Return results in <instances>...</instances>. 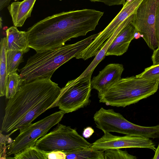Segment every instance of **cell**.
I'll return each instance as SVG.
<instances>
[{"mask_svg": "<svg viewBox=\"0 0 159 159\" xmlns=\"http://www.w3.org/2000/svg\"><path fill=\"white\" fill-rule=\"evenodd\" d=\"M0 96H6L7 91L8 74L6 62L7 40V37L0 41Z\"/></svg>", "mask_w": 159, "mask_h": 159, "instance_id": "17", "label": "cell"}, {"mask_svg": "<svg viewBox=\"0 0 159 159\" xmlns=\"http://www.w3.org/2000/svg\"><path fill=\"white\" fill-rule=\"evenodd\" d=\"M124 70L121 64L112 63L107 65L91 80L92 89L97 90L98 95L103 93L121 78Z\"/></svg>", "mask_w": 159, "mask_h": 159, "instance_id": "11", "label": "cell"}, {"mask_svg": "<svg viewBox=\"0 0 159 159\" xmlns=\"http://www.w3.org/2000/svg\"><path fill=\"white\" fill-rule=\"evenodd\" d=\"M61 89L58 84L49 78L37 79L24 84L8 99L0 131H11L16 124L40 102Z\"/></svg>", "mask_w": 159, "mask_h": 159, "instance_id": "3", "label": "cell"}, {"mask_svg": "<svg viewBox=\"0 0 159 159\" xmlns=\"http://www.w3.org/2000/svg\"><path fill=\"white\" fill-rule=\"evenodd\" d=\"M48 153L38 148L34 145L25 148L14 155L15 159H47Z\"/></svg>", "mask_w": 159, "mask_h": 159, "instance_id": "21", "label": "cell"}, {"mask_svg": "<svg viewBox=\"0 0 159 159\" xmlns=\"http://www.w3.org/2000/svg\"><path fill=\"white\" fill-rule=\"evenodd\" d=\"M151 58L153 65L159 64V48L154 50Z\"/></svg>", "mask_w": 159, "mask_h": 159, "instance_id": "27", "label": "cell"}, {"mask_svg": "<svg viewBox=\"0 0 159 159\" xmlns=\"http://www.w3.org/2000/svg\"><path fill=\"white\" fill-rule=\"evenodd\" d=\"M60 1H61L62 0H59Z\"/></svg>", "mask_w": 159, "mask_h": 159, "instance_id": "32", "label": "cell"}, {"mask_svg": "<svg viewBox=\"0 0 159 159\" xmlns=\"http://www.w3.org/2000/svg\"><path fill=\"white\" fill-rule=\"evenodd\" d=\"M133 18V16H131L122 23L112 35L103 44V47L99 51L89 66L80 76L74 79L75 80H77L89 75H92L97 66L105 58L107 50L114 39L124 27L131 23Z\"/></svg>", "mask_w": 159, "mask_h": 159, "instance_id": "15", "label": "cell"}, {"mask_svg": "<svg viewBox=\"0 0 159 159\" xmlns=\"http://www.w3.org/2000/svg\"><path fill=\"white\" fill-rule=\"evenodd\" d=\"M92 75L77 80L69 81L61 89L57 102V107L65 113L75 111L89 104Z\"/></svg>", "mask_w": 159, "mask_h": 159, "instance_id": "7", "label": "cell"}, {"mask_svg": "<svg viewBox=\"0 0 159 159\" xmlns=\"http://www.w3.org/2000/svg\"><path fill=\"white\" fill-rule=\"evenodd\" d=\"M143 0H127L120 11L109 25L85 48L76 56L84 60L95 56L103 47V44L128 17L135 12Z\"/></svg>", "mask_w": 159, "mask_h": 159, "instance_id": "9", "label": "cell"}, {"mask_svg": "<svg viewBox=\"0 0 159 159\" xmlns=\"http://www.w3.org/2000/svg\"><path fill=\"white\" fill-rule=\"evenodd\" d=\"M2 18L1 17H0V28H2Z\"/></svg>", "mask_w": 159, "mask_h": 159, "instance_id": "31", "label": "cell"}, {"mask_svg": "<svg viewBox=\"0 0 159 159\" xmlns=\"http://www.w3.org/2000/svg\"><path fill=\"white\" fill-rule=\"evenodd\" d=\"M24 84V81L16 72L8 75L7 91L6 98L9 99L12 98Z\"/></svg>", "mask_w": 159, "mask_h": 159, "instance_id": "19", "label": "cell"}, {"mask_svg": "<svg viewBox=\"0 0 159 159\" xmlns=\"http://www.w3.org/2000/svg\"><path fill=\"white\" fill-rule=\"evenodd\" d=\"M65 153L60 151H54L48 153L47 159H66Z\"/></svg>", "mask_w": 159, "mask_h": 159, "instance_id": "24", "label": "cell"}, {"mask_svg": "<svg viewBox=\"0 0 159 159\" xmlns=\"http://www.w3.org/2000/svg\"><path fill=\"white\" fill-rule=\"evenodd\" d=\"M159 77L146 78L136 75L121 78L98 95L100 102L107 105L125 107L154 94L157 91Z\"/></svg>", "mask_w": 159, "mask_h": 159, "instance_id": "4", "label": "cell"}, {"mask_svg": "<svg viewBox=\"0 0 159 159\" xmlns=\"http://www.w3.org/2000/svg\"><path fill=\"white\" fill-rule=\"evenodd\" d=\"M60 92L61 90L57 91L40 102L16 124L12 131H16L27 126L47 110L57 107V102Z\"/></svg>", "mask_w": 159, "mask_h": 159, "instance_id": "12", "label": "cell"}, {"mask_svg": "<svg viewBox=\"0 0 159 159\" xmlns=\"http://www.w3.org/2000/svg\"><path fill=\"white\" fill-rule=\"evenodd\" d=\"M103 15L94 9L62 12L47 17L26 31L27 44L36 52L63 46L71 39L95 30Z\"/></svg>", "mask_w": 159, "mask_h": 159, "instance_id": "1", "label": "cell"}, {"mask_svg": "<svg viewBox=\"0 0 159 159\" xmlns=\"http://www.w3.org/2000/svg\"><path fill=\"white\" fill-rule=\"evenodd\" d=\"M17 27L12 26L6 30L7 50L22 51L25 53L29 50L27 42L26 32L18 30Z\"/></svg>", "mask_w": 159, "mask_h": 159, "instance_id": "16", "label": "cell"}, {"mask_svg": "<svg viewBox=\"0 0 159 159\" xmlns=\"http://www.w3.org/2000/svg\"><path fill=\"white\" fill-rule=\"evenodd\" d=\"M159 0H143L134 14L131 24L151 49L158 44L155 34L156 11Z\"/></svg>", "mask_w": 159, "mask_h": 159, "instance_id": "8", "label": "cell"}, {"mask_svg": "<svg viewBox=\"0 0 159 159\" xmlns=\"http://www.w3.org/2000/svg\"><path fill=\"white\" fill-rule=\"evenodd\" d=\"M92 2H98L104 3L106 5L111 6L115 5H124L125 0H90Z\"/></svg>", "mask_w": 159, "mask_h": 159, "instance_id": "25", "label": "cell"}, {"mask_svg": "<svg viewBox=\"0 0 159 159\" xmlns=\"http://www.w3.org/2000/svg\"><path fill=\"white\" fill-rule=\"evenodd\" d=\"M100 138L91 143V148L100 150L126 148H143L155 151L154 142L150 139L136 135H115L110 132L104 133Z\"/></svg>", "mask_w": 159, "mask_h": 159, "instance_id": "10", "label": "cell"}, {"mask_svg": "<svg viewBox=\"0 0 159 159\" xmlns=\"http://www.w3.org/2000/svg\"><path fill=\"white\" fill-rule=\"evenodd\" d=\"M64 152L67 159H104V151L91 147Z\"/></svg>", "mask_w": 159, "mask_h": 159, "instance_id": "18", "label": "cell"}, {"mask_svg": "<svg viewBox=\"0 0 159 159\" xmlns=\"http://www.w3.org/2000/svg\"><path fill=\"white\" fill-rule=\"evenodd\" d=\"M24 53L20 51H7L6 62L8 75L16 72L19 64L23 61Z\"/></svg>", "mask_w": 159, "mask_h": 159, "instance_id": "20", "label": "cell"}, {"mask_svg": "<svg viewBox=\"0 0 159 159\" xmlns=\"http://www.w3.org/2000/svg\"><path fill=\"white\" fill-rule=\"evenodd\" d=\"M114 148L104 151V159H136V156L129 154L126 150Z\"/></svg>", "mask_w": 159, "mask_h": 159, "instance_id": "22", "label": "cell"}, {"mask_svg": "<svg viewBox=\"0 0 159 159\" xmlns=\"http://www.w3.org/2000/svg\"><path fill=\"white\" fill-rule=\"evenodd\" d=\"M136 76L146 78L159 77V64L146 68L143 72Z\"/></svg>", "mask_w": 159, "mask_h": 159, "instance_id": "23", "label": "cell"}, {"mask_svg": "<svg viewBox=\"0 0 159 159\" xmlns=\"http://www.w3.org/2000/svg\"><path fill=\"white\" fill-rule=\"evenodd\" d=\"M11 0H0V10H2L5 7L8 6ZM16 1L18 0H14Z\"/></svg>", "mask_w": 159, "mask_h": 159, "instance_id": "29", "label": "cell"}, {"mask_svg": "<svg viewBox=\"0 0 159 159\" xmlns=\"http://www.w3.org/2000/svg\"><path fill=\"white\" fill-rule=\"evenodd\" d=\"M134 27L129 24L124 27L114 39L108 48L106 56H120L127 50L131 41L134 38Z\"/></svg>", "mask_w": 159, "mask_h": 159, "instance_id": "13", "label": "cell"}, {"mask_svg": "<svg viewBox=\"0 0 159 159\" xmlns=\"http://www.w3.org/2000/svg\"><path fill=\"white\" fill-rule=\"evenodd\" d=\"M37 140L34 145L47 152L54 151L64 152L91 147V143L80 135L76 129L61 124Z\"/></svg>", "mask_w": 159, "mask_h": 159, "instance_id": "5", "label": "cell"}, {"mask_svg": "<svg viewBox=\"0 0 159 159\" xmlns=\"http://www.w3.org/2000/svg\"><path fill=\"white\" fill-rule=\"evenodd\" d=\"M155 34L158 44L157 48H159V2L157 8L156 14Z\"/></svg>", "mask_w": 159, "mask_h": 159, "instance_id": "26", "label": "cell"}, {"mask_svg": "<svg viewBox=\"0 0 159 159\" xmlns=\"http://www.w3.org/2000/svg\"><path fill=\"white\" fill-rule=\"evenodd\" d=\"M36 0H24L14 2L7 6L14 26L21 27L26 20L31 16Z\"/></svg>", "mask_w": 159, "mask_h": 159, "instance_id": "14", "label": "cell"}, {"mask_svg": "<svg viewBox=\"0 0 159 159\" xmlns=\"http://www.w3.org/2000/svg\"><path fill=\"white\" fill-rule=\"evenodd\" d=\"M98 33L72 44L36 53L30 57L20 70L24 84L36 80L49 78L59 67L75 57L87 47Z\"/></svg>", "mask_w": 159, "mask_h": 159, "instance_id": "2", "label": "cell"}, {"mask_svg": "<svg viewBox=\"0 0 159 159\" xmlns=\"http://www.w3.org/2000/svg\"><path fill=\"white\" fill-rule=\"evenodd\" d=\"M65 114L60 110L20 129L18 135L11 144L7 145V156L15 154L27 147L34 145L37 140L46 134L61 120Z\"/></svg>", "mask_w": 159, "mask_h": 159, "instance_id": "6", "label": "cell"}, {"mask_svg": "<svg viewBox=\"0 0 159 159\" xmlns=\"http://www.w3.org/2000/svg\"><path fill=\"white\" fill-rule=\"evenodd\" d=\"M94 130L91 127H88L84 129L83 136L87 139L89 138L94 133Z\"/></svg>", "mask_w": 159, "mask_h": 159, "instance_id": "28", "label": "cell"}, {"mask_svg": "<svg viewBox=\"0 0 159 159\" xmlns=\"http://www.w3.org/2000/svg\"><path fill=\"white\" fill-rule=\"evenodd\" d=\"M153 159H159V143L155 151V155Z\"/></svg>", "mask_w": 159, "mask_h": 159, "instance_id": "30", "label": "cell"}]
</instances>
